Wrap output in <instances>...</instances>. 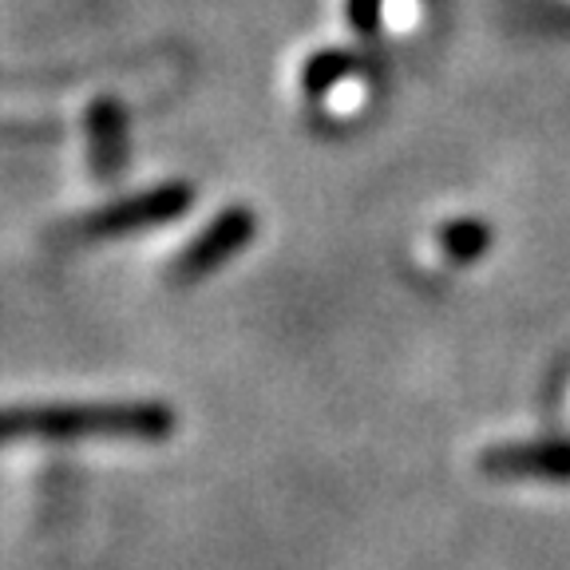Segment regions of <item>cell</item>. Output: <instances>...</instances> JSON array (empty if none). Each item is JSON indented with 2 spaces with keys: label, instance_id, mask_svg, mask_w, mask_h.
Returning a JSON list of instances; mask_svg holds the SVG:
<instances>
[{
  "label": "cell",
  "instance_id": "6da1fadb",
  "mask_svg": "<svg viewBox=\"0 0 570 570\" xmlns=\"http://www.w3.org/2000/svg\"><path fill=\"white\" fill-rule=\"evenodd\" d=\"M175 432L167 404H36V409H0V448L20 440H163Z\"/></svg>",
  "mask_w": 570,
  "mask_h": 570
},
{
  "label": "cell",
  "instance_id": "7a4b0ae2",
  "mask_svg": "<svg viewBox=\"0 0 570 570\" xmlns=\"http://www.w3.org/2000/svg\"><path fill=\"white\" fill-rule=\"evenodd\" d=\"M190 203H195V195H190L187 187L147 190V195L107 206L104 214L88 218V223H83V234H91V238H116V234L147 230V226H159V223H170V218H178V214L187 210Z\"/></svg>",
  "mask_w": 570,
  "mask_h": 570
},
{
  "label": "cell",
  "instance_id": "3957f363",
  "mask_svg": "<svg viewBox=\"0 0 570 570\" xmlns=\"http://www.w3.org/2000/svg\"><path fill=\"white\" fill-rule=\"evenodd\" d=\"M249 234H254V218H249L246 210H226V214H218L210 226H206L203 234H198L195 242L187 246V254L178 258V266H175V277H203V274H210L214 266H223L226 258H230L234 249L238 246H246L249 242Z\"/></svg>",
  "mask_w": 570,
  "mask_h": 570
},
{
  "label": "cell",
  "instance_id": "277c9868",
  "mask_svg": "<svg viewBox=\"0 0 570 570\" xmlns=\"http://www.w3.org/2000/svg\"><path fill=\"white\" fill-rule=\"evenodd\" d=\"M483 242H488V234H483V226H475V223H463V226L444 230V246L452 249L455 258H472V254H480Z\"/></svg>",
  "mask_w": 570,
  "mask_h": 570
}]
</instances>
